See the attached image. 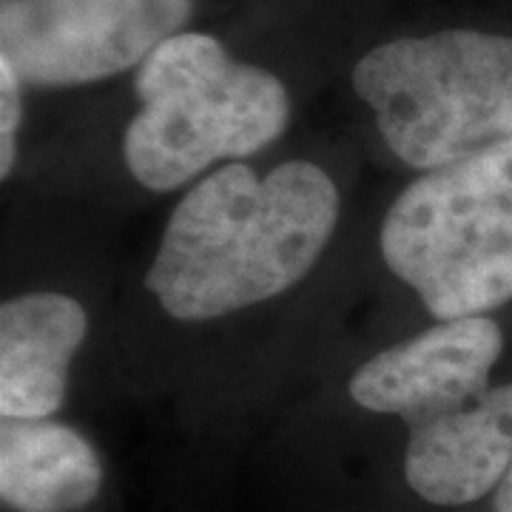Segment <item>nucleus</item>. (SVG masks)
<instances>
[{
    "mask_svg": "<svg viewBox=\"0 0 512 512\" xmlns=\"http://www.w3.org/2000/svg\"><path fill=\"white\" fill-rule=\"evenodd\" d=\"M336 220L339 191L319 165L291 160L268 174L222 165L171 211L148 291L180 322L268 302L308 276Z\"/></svg>",
    "mask_w": 512,
    "mask_h": 512,
    "instance_id": "nucleus-1",
    "label": "nucleus"
},
{
    "mask_svg": "<svg viewBox=\"0 0 512 512\" xmlns=\"http://www.w3.org/2000/svg\"><path fill=\"white\" fill-rule=\"evenodd\" d=\"M140 111L123 137L131 177L171 191L222 157H248L288 128L291 97L268 69L239 63L217 37L177 32L140 63Z\"/></svg>",
    "mask_w": 512,
    "mask_h": 512,
    "instance_id": "nucleus-2",
    "label": "nucleus"
},
{
    "mask_svg": "<svg viewBox=\"0 0 512 512\" xmlns=\"http://www.w3.org/2000/svg\"><path fill=\"white\" fill-rule=\"evenodd\" d=\"M387 148L436 171L512 143V37L447 29L399 37L353 66Z\"/></svg>",
    "mask_w": 512,
    "mask_h": 512,
    "instance_id": "nucleus-3",
    "label": "nucleus"
},
{
    "mask_svg": "<svg viewBox=\"0 0 512 512\" xmlns=\"http://www.w3.org/2000/svg\"><path fill=\"white\" fill-rule=\"evenodd\" d=\"M387 268L439 319L512 299V143L424 171L382 225Z\"/></svg>",
    "mask_w": 512,
    "mask_h": 512,
    "instance_id": "nucleus-4",
    "label": "nucleus"
},
{
    "mask_svg": "<svg viewBox=\"0 0 512 512\" xmlns=\"http://www.w3.org/2000/svg\"><path fill=\"white\" fill-rule=\"evenodd\" d=\"M191 9V0H0V60L23 86L97 83L140 66Z\"/></svg>",
    "mask_w": 512,
    "mask_h": 512,
    "instance_id": "nucleus-5",
    "label": "nucleus"
},
{
    "mask_svg": "<svg viewBox=\"0 0 512 512\" xmlns=\"http://www.w3.org/2000/svg\"><path fill=\"white\" fill-rule=\"evenodd\" d=\"M501 350L504 333L490 316L441 319L359 367L350 396L370 413L399 416L413 427L484 393Z\"/></svg>",
    "mask_w": 512,
    "mask_h": 512,
    "instance_id": "nucleus-6",
    "label": "nucleus"
},
{
    "mask_svg": "<svg viewBox=\"0 0 512 512\" xmlns=\"http://www.w3.org/2000/svg\"><path fill=\"white\" fill-rule=\"evenodd\" d=\"M512 467V382L410 427L404 478L439 507H461L498 490Z\"/></svg>",
    "mask_w": 512,
    "mask_h": 512,
    "instance_id": "nucleus-7",
    "label": "nucleus"
},
{
    "mask_svg": "<svg viewBox=\"0 0 512 512\" xmlns=\"http://www.w3.org/2000/svg\"><path fill=\"white\" fill-rule=\"evenodd\" d=\"M89 330L66 293H23L0 308V416L49 419L66 399L69 367Z\"/></svg>",
    "mask_w": 512,
    "mask_h": 512,
    "instance_id": "nucleus-8",
    "label": "nucleus"
},
{
    "mask_svg": "<svg viewBox=\"0 0 512 512\" xmlns=\"http://www.w3.org/2000/svg\"><path fill=\"white\" fill-rule=\"evenodd\" d=\"M103 487V464L77 430L46 419H3L0 498L15 512H77Z\"/></svg>",
    "mask_w": 512,
    "mask_h": 512,
    "instance_id": "nucleus-9",
    "label": "nucleus"
},
{
    "mask_svg": "<svg viewBox=\"0 0 512 512\" xmlns=\"http://www.w3.org/2000/svg\"><path fill=\"white\" fill-rule=\"evenodd\" d=\"M23 80L12 63L0 60V177L6 180L18 160V128L23 117Z\"/></svg>",
    "mask_w": 512,
    "mask_h": 512,
    "instance_id": "nucleus-10",
    "label": "nucleus"
},
{
    "mask_svg": "<svg viewBox=\"0 0 512 512\" xmlns=\"http://www.w3.org/2000/svg\"><path fill=\"white\" fill-rule=\"evenodd\" d=\"M495 512H512V467L495 490Z\"/></svg>",
    "mask_w": 512,
    "mask_h": 512,
    "instance_id": "nucleus-11",
    "label": "nucleus"
}]
</instances>
